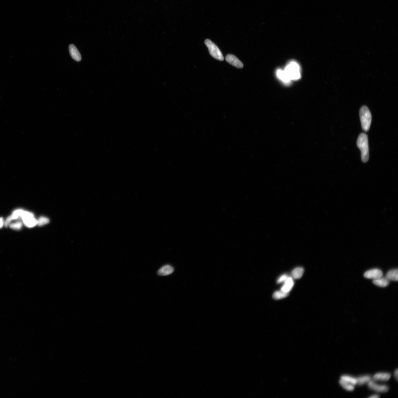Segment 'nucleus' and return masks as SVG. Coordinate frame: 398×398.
<instances>
[{"label":"nucleus","instance_id":"f257e3e1","mask_svg":"<svg viewBox=\"0 0 398 398\" xmlns=\"http://www.w3.org/2000/svg\"><path fill=\"white\" fill-rule=\"evenodd\" d=\"M357 145L361 151L362 161L363 162H367L369 159L368 140L367 135L364 133L360 134L358 138Z\"/></svg>","mask_w":398,"mask_h":398},{"label":"nucleus","instance_id":"f03ea898","mask_svg":"<svg viewBox=\"0 0 398 398\" xmlns=\"http://www.w3.org/2000/svg\"><path fill=\"white\" fill-rule=\"evenodd\" d=\"M359 115L362 129L365 131H368L372 122V115L368 108L366 106L362 107L360 110Z\"/></svg>","mask_w":398,"mask_h":398},{"label":"nucleus","instance_id":"7ed1b4c3","mask_svg":"<svg viewBox=\"0 0 398 398\" xmlns=\"http://www.w3.org/2000/svg\"><path fill=\"white\" fill-rule=\"evenodd\" d=\"M290 80H296L301 78L300 68L295 62H291L286 67L284 71Z\"/></svg>","mask_w":398,"mask_h":398},{"label":"nucleus","instance_id":"20e7f679","mask_svg":"<svg viewBox=\"0 0 398 398\" xmlns=\"http://www.w3.org/2000/svg\"><path fill=\"white\" fill-rule=\"evenodd\" d=\"M205 43L208 49L209 53L211 56L219 61L223 60L224 57L222 54L215 44L210 40L208 39L205 40Z\"/></svg>","mask_w":398,"mask_h":398},{"label":"nucleus","instance_id":"39448f33","mask_svg":"<svg viewBox=\"0 0 398 398\" xmlns=\"http://www.w3.org/2000/svg\"><path fill=\"white\" fill-rule=\"evenodd\" d=\"M368 385L370 389L377 392H387L389 390V387L387 385H379L372 379L368 383Z\"/></svg>","mask_w":398,"mask_h":398},{"label":"nucleus","instance_id":"423d86ee","mask_svg":"<svg viewBox=\"0 0 398 398\" xmlns=\"http://www.w3.org/2000/svg\"><path fill=\"white\" fill-rule=\"evenodd\" d=\"M383 272L378 269H373L366 272L364 276L368 279H377L383 276Z\"/></svg>","mask_w":398,"mask_h":398},{"label":"nucleus","instance_id":"0eeeda50","mask_svg":"<svg viewBox=\"0 0 398 398\" xmlns=\"http://www.w3.org/2000/svg\"><path fill=\"white\" fill-rule=\"evenodd\" d=\"M226 60L230 64L238 68H242L243 67V64L242 62L233 55H227L226 57Z\"/></svg>","mask_w":398,"mask_h":398},{"label":"nucleus","instance_id":"6e6552de","mask_svg":"<svg viewBox=\"0 0 398 398\" xmlns=\"http://www.w3.org/2000/svg\"><path fill=\"white\" fill-rule=\"evenodd\" d=\"M69 51L71 57L73 59L77 62L81 61L82 57L81 54L74 45H69Z\"/></svg>","mask_w":398,"mask_h":398},{"label":"nucleus","instance_id":"1a4fd4ad","mask_svg":"<svg viewBox=\"0 0 398 398\" xmlns=\"http://www.w3.org/2000/svg\"><path fill=\"white\" fill-rule=\"evenodd\" d=\"M391 374L389 373L379 372L373 376L372 380L375 382L377 381H387L391 378Z\"/></svg>","mask_w":398,"mask_h":398},{"label":"nucleus","instance_id":"9d476101","mask_svg":"<svg viewBox=\"0 0 398 398\" xmlns=\"http://www.w3.org/2000/svg\"><path fill=\"white\" fill-rule=\"evenodd\" d=\"M285 283L281 289V291L284 293H289L294 285V282L291 277L287 278L284 281Z\"/></svg>","mask_w":398,"mask_h":398},{"label":"nucleus","instance_id":"9b49d317","mask_svg":"<svg viewBox=\"0 0 398 398\" xmlns=\"http://www.w3.org/2000/svg\"><path fill=\"white\" fill-rule=\"evenodd\" d=\"M174 268L170 265H165L160 269L157 273L161 276H166L171 274L174 271Z\"/></svg>","mask_w":398,"mask_h":398},{"label":"nucleus","instance_id":"f8f14e48","mask_svg":"<svg viewBox=\"0 0 398 398\" xmlns=\"http://www.w3.org/2000/svg\"><path fill=\"white\" fill-rule=\"evenodd\" d=\"M389 280L386 278L382 277L379 279H373V283L374 284L381 287H385L389 285Z\"/></svg>","mask_w":398,"mask_h":398},{"label":"nucleus","instance_id":"ddd939ff","mask_svg":"<svg viewBox=\"0 0 398 398\" xmlns=\"http://www.w3.org/2000/svg\"><path fill=\"white\" fill-rule=\"evenodd\" d=\"M398 269L391 270L387 272L386 277L389 281H398Z\"/></svg>","mask_w":398,"mask_h":398},{"label":"nucleus","instance_id":"4468645a","mask_svg":"<svg viewBox=\"0 0 398 398\" xmlns=\"http://www.w3.org/2000/svg\"><path fill=\"white\" fill-rule=\"evenodd\" d=\"M357 385L359 386H362L365 384H368L372 379L371 376L369 375L360 376L357 378Z\"/></svg>","mask_w":398,"mask_h":398},{"label":"nucleus","instance_id":"2eb2a0df","mask_svg":"<svg viewBox=\"0 0 398 398\" xmlns=\"http://www.w3.org/2000/svg\"><path fill=\"white\" fill-rule=\"evenodd\" d=\"M304 269L303 268L299 267L295 268L292 272V276L296 279H300L303 275Z\"/></svg>","mask_w":398,"mask_h":398},{"label":"nucleus","instance_id":"dca6fc26","mask_svg":"<svg viewBox=\"0 0 398 398\" xmlns=\"http://www.w3.org/2000/svg\"><path fill=\"white\" fill-rule=\"evenodd\" d=\"M340 385L346 391H353L354 390L355 386L350 383L343 379H340L339 381Z\"/></svg>","mask_w":398,"mask_h":398},{"label":"nucleus","instance_id":"f3484780","mask_svg":"<svg viewBox=\"0 0 398 398\" xmlns=\"http://www.w3.org/2000/svg\"><path fill=\"white\" fill-rule=\"evenodd\" d=\"M23 221L24 224L28 227H33L37 225V220L35 217L29 218Z\"/></svg>","mask_w":398,"mask_h":398},{"label":"nucleus","instance_id":"a211bd4d","mask_svg":"<svg viewBox=\"0 0 398 398\" xmlns=\"http://www.w3.org/2000/svg\"><path fill=\"white\" fill-rule=\"evenodd\" d=\"M278 77L285 83H288L291 81L288 77L284 71L279 70L277 72Z\"/></svg>","mask_w":398,"mask_h":398},{"label":"nucleus","instance_id":"6ab92c4d","mask_svg":"<svg viewBox=\"0 0 398 398\" xmlns=\"http://www.w3.org/2000/svg\"><path fill=\"white\" fill-rule=\"evenodd\" d=\"M341 379L344 380V381L348 382L351 383L354 385L355 386L357 385V378L352 377V376L347 375H343L341 376Z\"/></svg>","mask_w":398,"mask_h":398},{"label":"nucleus","instance_id":"aec40b11","mask_svg":"<svg viewBox=\"0 0 398 398\" xmlns=\"http://www.w3.org/2000/svg\"><path fill=\"white\" fill-rule=\"evenodd\" d=\"M289 293H284L281 291H276L274 293L273 297L275 300H279L287 297Z\"/></svg>","mask_w":398,"mask_h":398},{"label":"nucleus","instance_id":"412c9836","mask_svg":"<svg viewBox=\"0 0 398 398\" xmlns=\"http://www.w3.org/2000/svg\"><path fill=\"white\" fill-rule=\"evenodd\" d=\"M23 212L24 211L21 209L16 210L14 211L12 215H11L13 220L17 219L19 218H21Z\"/></svg>","mask_w":398,"mask_h":398},{"label":"nucleus","instance_id":"4be33fe9","mask_svg":"<svg viewBox=\"0 0 398 398\" xmlns=\"http://www.w3.org/2000/svg\"><path fill=\"white\" fill-rule=\"evenodd\" d=\"M49 222V220L47 218L44 217H41L40 218L39 220H37V225L40 226H42L43 225L47 224Z\"/></svg>","mask_w":398,"mask_h":398},{"label":"nucleus","instance_id":"5701e85b","mask_svg":"<svg viewBox=\"0 0 398 398\" xmlns=\"http://www.w3.org/2000/svg\"><path fill=\"white\" fill-rule=\"evenodd\" d=\"M34 217V215L33 213H30V212L24 211L22 214L21 218L23 221L31 217Z\"/></svg>","mask_w":398,"mask_h":398},{"label":"nucleus","instance_id":"b1692460","mask_svg":"<svg viewBox=\"0 0 398 398\" xmlns=\"http://www.w3.org/2000/svg\"><path fill=\"white\" fill-rule=\"evenodd\" d=\"M22 226V224L20 222H16L11 224L10 225V227L12 229L15 230H19L21 228Z\"/></svg>","mask_w":398,"mask_h":398},{"label":"nucleus","instance_id":"393cba45","mask_svg":"<svg viewBox=\"0 0 398 398\" xmlns=\"http://www.w3.org/2000/svg\"><path fill=\"white\" fill-rule=\"evenodd\" d=\"M288 277V276L287 275H283L281 276L277 280V283H283V282H284L286 280V279H287Z\"/></svg>","mask_w":398,"mask_h":398},{"label":"nucleus","instance_id":"a878e982","mask_svg":"<svg viewBox=\"0 0 398 398\" xmlns=\"http://www.w3.org/2000/svg\"><path fill=\"white\" fill-rule=\"evenodd\" d=\"M12 220H13V219L12 218L11 215L8 217L5 222L4 224L5 227H8V226L10 225V223H11V222Z\"/></svg>","mask_w":398,"mask_h":398},{"label":"nucleus","instance_id":"bb28decb","mask_svg":"<svg viewBox=\"0 0 398 398\" xmlns=\"http://www.w3.org/2000/svg\"><path fill=\"white\" fill-rule=\"evenodd\" d=\"M394 375H395V377L397 381L398 377V371L397 369L395 370V373H394Z\"/></svg>","mask_w":398,"mask_h":398},{"label":"nucleus","instance_id":"cd10ccee","mask_svg":"<svg viewBox=\"0 0 398 398\" xmlns=\"http://www.w3.org/2000/svg\"><path fill=\"white\" fill-rule=\"evenodd\" d=\"M4 224L3 219L2 218H0V228L3 227Z\"/></svg>","mask_w":398,"mask_h":398},{"label":"nucleus","instance_id":"c85d7f7f","mask_svg":"<svg viewBox=\"0 0 398 398\" xmlns=\"http://www.w3.org/2000/svg\"><path fill=\"white\" fill-rule=\"evenodd\" d=\"M379 397H380V396H379L378 395H372V396H370V397H369V398H379Z\"/></svg>","mask_w":398,"mask_h":398}]
</instances>
